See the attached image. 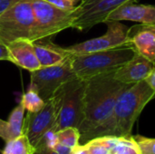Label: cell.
<instances>
[{"label":"cell","instance_id":"cell-11","mask_svg":"<svg viewBox=\"0 0 155 154\" xmlns=\"http://www.w3.org/2000/svg\"><path fill=\"white\" fill-rule=\"evenodd\" d=\"M127 45L155 65V25H135L128 29Z\"/></svg>","mask_w":155,"mask_h":154},{"label":"cell","instance_id":"cell-24","mask_svg":"<svg viewBox=\"0 0 155 154\" xmlns=\"http://www.w3.org/2000/svg\"><path fill=\"white\" fill-rule=\"evenodd\" d=\"M33 154H60L56 152H54V150L52 149H49V148H46V147H43V146H39V147H36L35 149V152ZM72 154V153H70Z\"/></svg>","mask_w":155,"mask_h":154},{"label":"cell","instance_id":"cell-8","mask_svg":"<svg viewBox=\"0 0 155 154\" xmlns=\"http://www.w3.org/2000/svg\"><path fill=\"white\" fill-rule=\"evenodd\" d=\"M60 109V94L58 91L45 101V105L36 113H28L24 118L23 134L35 147L38 145L45 133L50 130L54 132Z\"/></svg>","mask_w":155,"mask_h":154},{"label":"cell","instance_id":"cell-14","mask_svg":"<svg viewBox=\"0 0 155 154\" xmlns=\"http://www.w3.org/2000/svg\"><path fill=\"white\" fill-rule=\"evenodd\" d=\"M154 68L155 65L152 62L137 54L133 59L115 70L114 77L122 83L134 84L145 80Z\"/></svg>","mask_w":155,"mask_h":154},{"label":"cell","instance_id":"cell-18","mask_svg":"<svg viewBox=\"0 0 155 154\" xmlns=\"http://www.w3.org/2000/svg\"><path fill=\"white\" fill-rule=\"evenodd\" d=\"M20 103L24 106L25 110H26L28 113H36L45 105V101L31 86H29L27 92L22 95Z\"/></svg>","mask_w":155,"mask_h":154},{"label":"cell","instance_id":"cell-20","mask_svg":"<svg viewBox=\"0 0 155 154\" xmlns=\"http://www.w3.org/2000/svg\"><path fill=\"white\" fill-rule=\"evenodd\" d=\"M142 154H155V138L137 135L134 137Z\"/></svg>","mask_w":155,"mask_h":154},{"label":"cell","instance_id":"cell-22","mask_svg":"<svg viewBox=\"0 0 155 154\" xmlns=\"http://www.w3.org/2000/svg\"><path fill=\"white\" fill-rule=\"evenodd\" d=\"M48 1L53 5H54L55 6L66 11L75 10L83 2V0H48Z\"/></svg>","mask_w":155,"mask_h":154},{"label":"cell","instance_id":"cell-2","mask_svg":"<svg viewBox=\"0 0 155 154\" xmlns=\"http://www.w3.org/2000/svg\"><path fill=\"white\" fill-rule=\"evenodd\" d=\"M153 98L155 91L144 80L133 84L120 96L109 118L90 134L88 141L105 136L131 137L135 122Z\"/></svg>","mask_w":155,"mask_h":154},{"label":"cell","instance_id":"cell-1","mask_svg":"<svg viewBox=\"0 0 155 154\" xmlns=\"http://www.w3.org/2000/svg\"><path fill=\"white\" fill-rule=\"evenodd\" d=\"M114 72L85 80L84 119L78 128L80 143L88 142L90 134L109 118L120 96L133 85L116 80Z\"/></svg>","mask_w":155,"mask_h":154},{"label":"cell","instance_id":"cell-15","mask_svg":"<svg viewBox=\"0 0 155 154\" xmlns=\"http://www.w3.org/2000/svg\"><path fill=\"white\" fill-rule=\"evenodd\" d=\"M34 47L41 67L61 64L71 55L65 48L54 44L51 41V38L35 41Z\"/></svg>","mask_w":155,"mask_h":154},{"label":"cell","instance_id":"cell-12","mask_svg":"<svg viewBox=\"0 0 155 154\" xmlns=\"http://www.w3.org/2000/svg\"><path fill=\"white\" fill-rule=\"evenodd\" d=\"M125 20L143 25H155V5L137 4L135 1H132L112 12L106 19V21Z\"/></svg>","mask_w":155,"mask_h":154},{"label":"cell","instance_id":"cell-5","mask_svg":"<svg viewBox=\"0 0 155 154\" xmlns=\"http://www.w3.org/2000/svg\"><path fill=\"white\" fill-rule=\"evenodd\" d=\"M34 25L31 0H17L0 15V43L7 45L15 40H30Z\"/></svg>","mask_w":155,"mask_h":154},{"label":"cell","instance_id":"cell-25","mask_svg":"<svg viewBox=\"0 0 155 154\" xmlns=\"http://www.w3.org/2000/svg\"><path fill=\"white\" fill-rule=\"evenodd\" d=\"M144 81L153 91H155V68L149 74V75L146 77Z\"/></svg>","mask_w":155,"mask_h":154},{"label":"cell","instance_id":"cell-6","mask_svg":"<svg viewBox=\"0 0 155 154\" xmlns=\"http://www.w3.org/2000/svg\"><path fill=\"white\" fill-rule=\"evenodd\" d=\"M85 80L74 78L57 91L60 94V109L54 132L66 128H79L84 119V96Z\"/></svg>","mask_w":155,"mask_h":154},{"label":"cell","instance_id":"cell-16","mask_svg":"<svg viewBox=\"0 0 155 154\" xmlns=\"http://www.w3.org/2000/svg\"><path fill=\"white\" fill-rule=\"evenodd\" d=\"M25 111L20 103L12 110L7 121L0 119V138L5 143L13 141L23 134Z\"/></svg>","mask_w":155,"mask_h":154},{"label":"cell","instance_id":"cell-10","mask_svg":"<svg viewBox=\"0 0 155 154\" xmlns=\"http://www.w3.org/2000/svg\"><path fill=\"white\" fill-rule=\"evenodd\" d=\"M107 31L104 34L65 47L72 54L100 52L127 45L128 27L120 21H106Z\"/></svg>","mask_w":155,"mask_h":154},{"label":"cell","instance_id":"cell-27","mask_svg":"<svg viewBox=\"0 0 155 154\" xmlns=\"http://www.w3.org/2000/svg\"><path fill=\"white\" fill-rule=\"evenodd\" d=\"M72 154H90L87 148L85 147L84 144L83 145H78L75 149L73 150V152Z\"/></svg>","mask_w":155,"mask_h":154},{"label":"cell","instance_id":"cell-7","mask_svg":"<svg viewBox=\"0 0 155 154\" xmlns=\"http://www.w3.org/2000/svg\"><path fill=\"white\" fill-rule=\"evenodd\" d=\"M77 78L71 65V55L63 63L40 67L30 72V86L33 87L44 101L48 100L63 86L72 79Z\"/></svg>","mask_w":155,"mask_h":154},{"label":"cell","instance_id":"cell-26","mask_svg":"<svg viewBox=\"0 0 155 154\" xmlns=\"http://www.w3.org/2000/svg\"><path fill=\"white\" fill-rule=\"evenodd\" d=\"M17 0H0V15Z\"/></svg>","mask_w":155,"mask_h":154},{"label":"cell","instance_id":"cell-3","mask_svg":"<svg viewBox=\"0 0 155 154\" xmlns=\"http://www.w3.org/2000/svg\"><path fill=\"white\" fill-rule=\"evenodd\" d=\"M136 54L137 53L130 45L87 54H71V65L77 78L87 80L117 70Z\"/></svg>","mask_w":155,"mask_h":154},{"label":"cell","instance_id":"cell-4","mask_svg":"<svg viewBox=\"0 0 155 154\" xmlns=\"http://www.w3.org/2000/svg\"><path fill=\"white\" fill-rule=\"evenodd\" d=\"M31 4L34 13V25L30 35L32 42L51 38L71 27L75 10H63L48 0H31Z\"/></svg>","mask_w":155,"mask_h":154},{"label":"cell","instance_id":"cell-23","mask_svg":"<svg viewBox=\"0 0 155 154\" xmlns=\"http://www.w3.org/2000/svg\"><path fill=\"white\" fill-rule=\"evenodd\" d=\"M0 61H9L10 62V56H9V52H8L7 46L1 43H0Z\"/></svg>","mask_w":155,"mask_h":154},{"label":"cell","instance_id":"cell-9","mask_svg":"<svg viewBox=\"0 0 155 154\" xmlns=\"http://www.w3.org/2000/svg\"><path fill=\"white\" fill-rule=\"evenodd\" d=\"M135 0H83L74 11L71 28L86 31L104 23L110 14L123 5Z\"/></svg>","mask_w":155,"mask_h":154},{"label":"cell","instance_id":"cell-19","mask_svg":"<svg viewBox=\"0 0 155 154\" xmlns=\"http://www.w3.org/2000/svg\"><path fill=\"white\" fill-rule=\"evenodd\" d=\"M58 143L74 150L80 145V133L75 127H66L56 132Z\"/></svg>","mask_w":155,"mask_h":154},{"label":"cell","instance_id":"cell-13","mask_svg":"<svg viewBox=\"0 0 155 154\" xmlns=\"http://www.w3.org/2000/svg\"><path fill=\"white\" fill-rule=\"evenodd\" d=\"M7 49L9 52L10 62L15 65L33 72L41 67L36 57L34 42L29 39L21 38L8 44Z\"/></svg>","mask_w":155,"mask_h":154},{"label":"cell","instance_id":"cell-21","mask_svg":"<svg viewBox=\"0 0 155 154\" xmlns=\"http://www.w3.org/2000/svg\"><path fill=\"white\" fill-rule=\"evenodd\" d=\"M90 154H112L111 151L106 147L99 138H94L84 143Z\"/></svg>","mask_w":155,"mask_h":154},{"label":"cell","instance_id":"cell-17","mask_svg":"<svg viewBox=\"0 0 155 154\" xmlns=\"http://www.w3.org/2000/svg\"><path fill=\"white\" fill-rule=\"evenodd\" d=\"M34 152L35 147L25 134L5 143V146L2 151V154H33Z\"/></svg>","mask_w":155,"mask_h":154}]
</instances>
